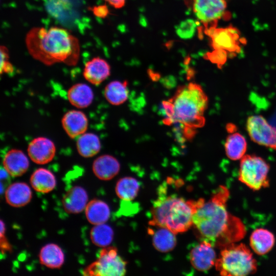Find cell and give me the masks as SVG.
Wrapping results in <instances>:
<instances>
[{"instance_id":"obj_1","label":"cell","mask_w":276,"mask_h":276,"mask_svg":"<svg viewBox=\"0 0 276 276\" xmlns=\"http://www.w3.org/2000/svg\"><path fill=\"white\" fill-rule=\"evenodd\" d=\"M229 196L228 189L220 186L208 201L203 200L193 215V225L201 241L214 247L222 248L236 243L245 234V227L241 220L227 210Z\"/></svg>"},{"instance_id":"obj_2","label":"cell","mask_w":276,"mask_h":276,"mask_svg":"<svg viewBox=\"0 0 276 276\" xmlns=\"http://www.w3.org/2000/svg\"><path fill=\"white\" fill-rule=\"evenodd\" d=\"M26 44L30 54L45 65L63 62L75 65L79 59L78 39L62 28H33L26 35Z\"/></svg>"},{"instance_id":"obj_3","label":"cell","mask_w":276,"mask_h":276,"mask_svg":"<svg viewBox=\"0 0 276 276\" xmlns=\"http://www.w3.org/2000/svg\"><path fill=\"white\" fill-rule=\"evenodd\" d=\"M163 106L167 117L165 122L181 125L189 139L194 135L196 129L204 125L208 98L200 85L190 83L179 87L171 99L164 101Z\"/></svg>"},{"instance_id":"obj_4","label":"cell","mask_w":276,"mask_h":276,"mask_svg":"<svg viewBox=\"0 0 276 276\" xmlns=\"http://www.w3.org/2000/svg\"><path fill=\"white\" fill-rule=\"evenodd\" d=\"M159 197L151 210V226L167 227L174 233L187 231L193 225V217L204 199L186 200L175 194L167 195L161 186Z\"/></svg>"},{"instance_id":"obj_5","label":"cell","mask_w":276,"mask_h":276,"mask_svg":"<svg viewBox=\"0 0 276 276\" xmlns=\"http://www.w3.org/2000/svg\"><path fill=\"white\" fill-rule=\"evenodd\" d=\"M215 266L220 275L244 276L256 272L257 263L245 245L235 243L221 248Z\"/></svg>"},{"instance_id":"obj_6","label":"cell","mask_w":276,"mask_h":276,"mask_svg":"<svg viewBox=\"0 0 276 276\" xmlns=\"http://www.w3.org/2000/svg\"><path fill=\"white\" fill-rule=\"evenodd\" d=\"M269 165L263 158L254 154L245 155L240 162L238 180L254 191L269 186Z\"/></svg>"},{"instance_id":"obj_7","label":"cell","mask_w":276,"mask_h":276,"mask_svg":"<svg viewBox=\"0 0 276 276\" xmlns=\"http://www.w3.org/2000/svg\"><path fill=\"white\" fill-rule=\"evenodd\" d=\"M127 262L118 255L116 247H103L97 260L82 272L86 276H122L126 272Z\"/></svg>"},{"instance_id":"obj_8","label":"cell","mask_w":276,"mask_h":276,"mask_svg":"<svg viewBox=\"0 0 276 276\" xmlns=\"http://www.w3.org/2000/svg\"><path fill=\"white\" fill-rule=\"evenodd\" d=\"M246 130L250 139L262 146L276 149V129L262 116L249 117L246 123Z\"/></svg>"},{"instance_id":"obj_9","label":"cell","mask_w":276,"mask_h":276,"mask_svg":"<svg viewBox=\"0 0 276 276\" xmlns=\"http://www.w3.org/2000/svg\"><path fill=\"white\" fill-rule=\"evenodd\" d=\"M225 0H193V10L197 18L203 24L215 22L224 14Z\"/></svg>"},{"instance_id":"obj_10","label":"cell","mask_w":276,"mask_h":276,"mask_svg":"<svg viewBox=\"0 0 276 276\" xmlns=\"http://www.w3.org/2000/svg\"><path fill=\"white\" fill-rule=\"evenodd\" d=\"M28 153L30 159L35 163L44 165L50 162L56 154L54 143L45 137L34 139L29 144Z\"/></svg>"},{"instance_id":"obj_11","label":"cell","mask_w":276,"mask_h":276,"mask_svg":"<svg viewBox=\"0 0 276 276\" xmlns=\"http://www.w3.org/2000/svg\"><path fill=\"white\" fill-rule=\"evenodd\" d=\"M214 246L205 241L193 247L190 253V260L192 266L201 271L208 270L215 265L216 255Z\"/></svg>"},{"instance_id":"obj_12","label":"cell","mask_w":276,"mask_h":276,"mask_svg":"<svg viewBox=\"0 0 276 276\" xmlns=\"http://www.w3.org/2000/svg\"><path fill=\"white\" fill-rule=\"evenodd\" d=\"M208 34L212 41L213 47L216 50L233 52L237 50L238 35L233 28L208 29Z\"/></svg>"},{"instance_id":"obj_13","label":"cell","mask_w":276,"mask_h":276,"mask_svg":"<svg viewBox=\"0 0 276 276\" xmlns=\"http://www.w3.org/2000/svg\"><path fill=\"white\" fill-rule=\"evenodd\" d=\"M62 126L69 137L75 139L86 131L88 121L86 114L81 111L71 110L66 112L61 120Z\"/></svg>"},{"instance_id":"obj_14","label":"cell","mask_w":276,"mask_h":276,"mask_svg":"<svg viewBox=\"0 0 276 276\" xmlns=\"http://www.w3.org/2000/svg\"><path fill=\"white\" fill-rule=\"evenodd\" d=\"M110 74V66L104 59L99 57L87 61L83 69L84 78L92 84H100Z\"/></svg>"},{"instance_id":"obj_15","label":"cell","mask_w":276,"mask_h":276,"mask_svg":"<svg viewBox=\"0 0 276 276\" xmlns=\"http://www.w3.org/2000/svg\"><path fill=\"white\" fill-rule=\"evenodd\" d=\"M3 165L10 175L18 177L27 172L29 167V161L21 150L12 149L4 155Z\"/></svg>"},{"instance_id":"obj_16","label":"cell","mask_w":276,"mask_h":276,"mask_svg":"<svg viewBox=\"0 0 276 276\" xmlns=\"http://www.w3.org/2000/svg\"><path fill=\"white\" fill-rule=\"evenodd\" d=\"M62 205L65 211L70 214H78L85 210L88 203V195L82 187H72L64 195Z\"/></svg>"},{"instance_id":"obj_17","label":"cell","mask_w":276,"mask_h":276,"mask_svg":"<svg viewBox=\"0 0 276 276\" xmlns=\"http://www.w3.org/2000/svg\"><path fill=\"white\" fill-rule=\"evenodd\" d=\"M92 169L94 174L99 179L108 180L118 174L120 169V165L114 156L104 154L95 159Z\"/></svg>"},{"instance_id":"obj_18","label":"cell","mask_w":276,"mask_h":276,"mask_svg":"<svg viewBox=\"0 0 276 276\" xmlns=\"http://www.w3.org/2000/svg\"><path fill=\"white\" fill-rule=\"evenodd\" d=\"M6 202L13 207H21L30 202L32 193L28 184L22 182H14L8 186L5 193Z\"/></svg>"},{"instance_id":"obj_19","label":"cell","mask_w":276,"mask_h":276,"mask_svg":"<svg viewBox=\"0 0 276 276\" xmlns=\"http://www.w3.org/2000/svg\"><path fill=\"white\" fill-rule=\"evenodd\" d=\"M275 243L274 235L267 229L259 228L251 233L249 244L252 250L257 255L266 254L273 248Z\"/></svg>"},{"instance_id":"obj_20","label":"cell","mask_w":276,"mask_h":276,"mask_svg":"<svg viewBox=\"0 0 276 276\" xmlns=\"http://www.w3.org/2000/svg\"><path fill=\"white\" fill-rule=\"evenodd\" d=\"M70 103L76 108H84L89 106L94 99L91 88L85 83H76L72 86L67 93Z\"/></svg>"},{"instance_id":"obj_21","label":"cell","mask_w":276,"mask_h":276,"mask_svg":"<svg viewBox=\"0 0 276 276\" xmlns=\"http://www.w3.org/2000/svg\"><path fill=\"white\" fill-rule=\"evenodd\" d=\"M86 217L93 225L105 223L109 218L110 211L104 201L97 199L90 200L85 209Z\"/></svg>"},{"instance_id":"obj_22","label":"cell","mask_w":276,"mask_h":276,"mask_svg":"<svg viewBox=\"0 0 276 276\" xmlns=\"http://www.w3.org/2000/svg\"><path fill=\"white\" fill-rule=\"evenodd\" d=\"M40 263L50 268H60L64 262V255L57 244L49 243L43 246L39 254Z\"/></svg>"},{"instance_id":"obj_23","label":"cell","mask_w":276,"mask_h":276,"mask_svg":"<svg viewBox=\"0 0 276 276\" xmlns=\"http://www.w3.org/2000/svg\"><path fill=\"white\" fill-rule=\"evenodd\" d=\"M30 183L36 191L47 193L55 188L56 180L51 171L45 168H40L37 169L32 174Z\"/></svg>"},{"instance_id":"obj_24","label":"cell","mask_w":276,"mask_h":276,"mask_svg":"<svg viewBox=\"0 0 276 276\" xmlns=\"http://www.w3.org/2000/svg\"><path fill=\"white\" fill-rule=\"evenodd\" d=\"M156 230L149 229L152 235V243L158 251L166 252L174 249L176 244L175 234L167 227L157 226Z\"/></svg>"},{"instance_id":"obj_25","label":"cell","mask_w":276,"mask_h":276,"mask_svg":"<svg viewBox=\"0 0 276 276\" xmlns=\"http://www.w3.org/2000/svg\"><path fill=\"white\" fill-rule=\"evenodd\" d=\"M227 157L233 160L241 159L245 154L247 142L245 137L239 132H233L228 135L224 144Z\"/></svg>"},{"instance_id":"obj_26","label":"cell","mask_w":276,"mask_h":276,"mask_svg":"<svg viewBox=\"0 0 276 276\" xmlns=\"http://www.w3.org/2000/svg\"><path fill=\"white\" fill-rule=\"evenodd\" d=\"M104 95L106 100L113 105H119L126 101L128 98L129 89L126 81H113L105 87Z\"/></svg>"},{"instance_id":"obj_27","label":"cell","mask_w":276,"mask_h":276,"mask_svg":"<svg viewBox=\"0 0 276 276\" xmlns=\"http://www.w3.org/2000/svg\"><path fill=\"white\" fill-rule=\"evenodd\" d=\"M79 154L83 157H91L96 155L101 150L99 137L93 133H84L80 135L76 142Z\"/></svg>"},{"instance_id":"obj_28","label":"cell","mask_w":276,"mask_h":276,"mask_svg":"<svg viewBox=\"0 0 276 276\" xmlns=\"http://www.w3.org/2000/svg\"><path fill=\"white\" fill-rule=\"evenodd\" d=\"M140 187V182L137 179L132 177H125L118 180L115 190L120 199L131 201L137 195Z\"/></svg>"},{"instance_id":"obj_29","label":"cell","mask_w":276,"mask_h":276,"mask_svg":"<svg viewBox=\"0 0 276 276\" xmlns=\"http://www.w3.org/2000/svg\"><path fill=\"white\" fill-rule=\"evenodd\" d=\"M113 235L112 228L105 223L95 225L90 232L92 242L101 247L108 246L113 240Z\"/></svg>"},{"instance_id":"obj_30","label":"cell","mask_w":276,"mask_h":276,"mask_svg":"<svg viewBox=\"0 0 276 276\" xmlns=\"http://www.w3.org/2000/svg\"><path fill=\"white\" fill-rule=\"evenodd\" d=\"M197 27V24L191 19L181 22L176 27V32L181 38L189 39L193 36Z\"/></svg>"},{"instance_id":"obj_31","label":"cell","mask_w":276,"mask_h":276,"mask_svg":"<svg viewBox=\"0 0 276 276\" xmlns=\"http://www.w3.org/2000/svg\"><path fill=\"white\" fill-rule=\"evenodd\" d=\"M1 74L11 73L13 72L12 64L9 61V54L7 48L5 46H1Z\"/></svg>"},{"instance_id":"obj_32","label":"cell","mask_w":276,"mask_h":276,"mask_svg":"<svg viewBox=\"0 0 276 276\" xmlns=\"http://www.w3.org/2000/svg\"><path fill=\"white\" fill-rule=\"evenodd\" d=\"M6 228L5 223L1 220V239H0V247L2 254H6L7 251H11L12 247L11 245L8 242L5 236Z\"/></svg>"},{"instance_id":"obj_33","label":"cell","mask_w":276,"mask_h":276,"mask_svg":"<svg viewBox=\"0 0 276 276\" xmlns=\"http://www.w3.org/2000/svg\"><path fill=\"white\" fill-rule=\"evenodd\" d=\"M90 9L93 13L99 17L104 18L108 14V10L105 5L95 6Z\"/></svg>"},{"instance_id":"obj_34","label":"cell","mask_w":276,"mask_h":276,"mask_svg":"<svg viewBox=\"0 0 276 276\" xmlns=\"http://www.w3.org/2000/svg\"><path fill=\"white\" fill-rule=\"evenodd\" d=\"M116 8H120L124 6L126 0H105Z\"/></svg>"}]
</instances>
